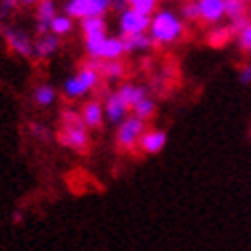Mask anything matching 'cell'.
Masks as SVG:
<instances>
[{"label":"cell","mask_w":251,"mask_h":251,"mask_svg":"<svg viewBox=\"0 0 251 251\" xmlns=\"http://www.w3.org/2000/svg\"><path fill=\"white\" fill-rule=\"evenodd\" d=\"M4 37V43L8 47V51L17 53L21 57H27V59H33L35 57V49H33V43L27 35L23 31H17V29H4L2 33Z\"/></svg>","instance_id":"obj_6"},{"label":"cell","mask_w":251,"mask_h":251,"mask_svg":"<svg viewBox=\"0 0 251 251\" xmlns=\"http://www.w3.org/2000/svg\"><path fill=\"white\" fill-rule=\"evenodd\" d=\"M119 27H121L123 37L141 35V33H147L149 27H151V17H145V15H141V12H137L133 8H127L125 12H121Z\"/></svg>","instance_id":"obj_4"},{"label":"cell","mask_w":251,"mask_h":251,"mask_svg":"<svg viewBox=\"0 0 251 251\" xmlns=\"http://www.w3.org/2000/svg\"><path fill=\"white\" fill-rule=\"evenodd\" d=\"M233 29L231 27H217V29H212L208 35H206V43L210 47H225L231 39H233Z\"/></svg>","instance_id":"obj_20"},{"label":"cell","mask_w":251,"mask_h":251,"mask_svg":"<svg viewBox=\"0 0 251 251\" xmlns=\"http://www.w3.org/2000/svg\"><path fill=\"white\" fill-rule=\"evenodd\" d=\"M186 23L170 10H157L151 17V27H149V37L153 39L155 49L161 45L176 43L186 37Z\"/></svg>","instance_id":"obj_1"},{"label":"cell","mask_w":251,"mask_h":251,"mask_svg":"<svg viewBox=\"0 0 251 251\" xmlns=\"http://www.w3.org/2000/svg\"><path fill=\"white\" fill-rule=\"evenodd\" d=\"M80 29H82L84 39L86 37L106 35V21H104V17H86L80 21Z\"/></svg>","instance_id":"obj_18"},{"label":"cell","mask_w":251,"mask_h":251,"mask_svg":"<svg viewBox=\"0 0 251 251\" xmlns=\"http://www.w3.org/2000/svg\"><path fill=\"white\" fill-rule=\"evenodd\" d=\"M182 19L186 23H200L198 0H186V2L182 4Z\"/></svg>","instance_id":"obj_27"},{"label":"cell","mask_w":251,"mask_h":251,"mask_svg":"<svg viewBox=\"0 0 251 251\" xmlns=\"http://www.w3.org/2000/svg\"><path fill=\"white\" fill-rule=\"evenodd\" d=\"M125 53V43L123 37H106V41L102 43V49H100L98 59H106V61H115L121 59Z\"/></svg>","instance_id":"obj_17"},{"label":"cell","mask_w":251,"mask_h":251,"mask_svg":"<svg viewBox=\"0 0 251 251\" xmlns=\"http://www.w3.org/2000/svg\"><path fill=\"white\" fill-rule=\"evenodd\" d=\"M225 17L231 21L247 17V2L245 0H225Z\"/></svg>","instance_id":"obj_24"},{"label":"cell","mask_w":251,"mask_h":251,"mask_svg":"<svg viewBox=\"0 0 251 251\" xmlns=\"http://www.w3.org/2000/svg\"><path fill=\"white\" fill-rule=\"evenodd\" d=\"M123 43H125V51L127 53H139V51H151V49H155L153 39L147 33L123 37Z\"/></svg>","instance_id":"obj_15"},{"label":"cell","mask_w":251,"mask_h":251,"mask_svg":"<svg viewBox=\"0 0 251 251\" xmlns=\"http://www.w3.org/2000/svg\"><path fill=\"white\" fill-rule=\"evenodd\" d=\"M90 66L100 74V78L106 82H117L123 80L129 74V66L125 64L123 59H115V61H106V59H88Z\"/></svg>","instance_id":"obj_7"},{"label":"cell","mask_w":251,"mask_h":251,"mask_svg":"<svg viewBox=\"0 0 251 251\" xmlns=\"http://www.w3.org/2000/svg\"><path fill=\"white\" fill-rule=\"evenodd\" d=\"M157 4H159V0H131L129 8L141 12V15H145V17H151L157 12Z\"/></svg>","instance_id":"obj_26"},{"label":"cell","mask_w":251,"mask_h":251,"mask_svg":"<svg viewBox=\"0 0 251 251\" xmlns=\"http://www.w3.org/2000/svg\"><path fill=\"white\" fill-rule=\"evenodd\" d=\"M119 96L125 100V104L129 106V110H133L137 104L141 102L143 98H147V88L145 86H137V84H131V82H127V84H123L121 88H119Z\"/></svg>","instance_id":"obj_14"},{"label":"cell","mask_w":251,"mask_h":251,"mask_svg":"<svg viewBox=\"0 0 251 251\" xmlns=\"http://www.w3.org/2000/svg\"><path fill=\"white\" fill-rule=\"evenodd\" d=\"M200 21L206 25H217L225 17V0H198Z\"/></svg>","instance_id":"obj_12"},{"label":"cell","mask_w":251,"mask_h":251,"mask_svg":"<svg viewBox=\"0 0 251 251\" xmlns=\"http://www.w3.org/2000/svg\"><path fill=\"white\" fill-rule=\"evenodd\" d=\"M112 8V0H66L64 10L70 19L104 17Z\"/></svg>","instance_id":"obj_3"},{"label":"cell","mask_w":251,"mask_h":251,"mask_svg":"<svg viewBox=\"0 0 251 251\" xmlns=\"http://www.w3.org/2000/svg\"><path fill=\"white\" fill-rule=\"evenodd\" d=\"M74 29V19H70L68 15H57L51 23V33L57 37H64L68 33H72Z\"/></svg>","instance_id":"obj_25"},{"label":"cell","mask_w":251,"mask_h":251,"mask_svg":"<svg viewBox=\"0 0 251 251\" xmlns=\"http://www.w3.org/2000/svg\"><path fill=\"white\" fill-rule=\"evenodd\" d=\"M168 143V135L166 131H161V129H147L141 137V141H139V147H141V151L147 153V155H157L161 149L166 147Z\"/></svg>","instance_id":"obj_11"},{"label":"cell","mask_w":251,"mask_h":251,"mask_svg":"<svg viewBox=\"0 0 251 251\" xmlns=\"http://www.w3.org/2000/svg\"><path fill=\"white\" fill-rule=\"evenodd\" d=\"M37 2H41V0H21L23 6H31V4H37Z\"/></svg>","instance_id":"obj_32"},{"label":"cell","mask_w":251,"mask_h":251,"mask_svg":"<svg viewBox=\"0 0 251 251\" xmlns=\"http://www.w3.org/2000/svg\"><path fill=\"white\" fill-rule=\"evenodd\" d=\"M145 123L137 117H127L117 129V149L121 153H131L139 147V141L145 133Z\"/></svg>","instance_id":"obj_2"},{"label":"cell","mask_w":251,"mask_h":251,"mask_svg":"<svg viewBox=\"0 0 251 251\" xmlns=\"http://www.w3.org/2000/svg\"><path fill=\"white\" fill-rule=\"evenodd\" d=\"M249 57H251V49H249Z\"/></svg>","instance_id":"obj_33"},{"label":"cell","mask_w":251,"mask_h":251,"mask_svg":"<svg viewBox=\"0 0 251 251\" xmlns=\"http://www.w3.org/2000/svg\"><path fill=\"white\" fill-rule=\"evenodd\" d=\"M155 110H157V106H155V100L153 98H143L139 104H137L131 112H133V117H137V119H141L143 123H147V121H151L153 117H155Z\"/></svg>","instance_id":"obj_22"},{"label":"cell","mask_w":251,"mask_h":251,"mask_svg":"<svg viewBox=\"0 0 251 251\" xmlns=\"http://www.w3.org/2000/svg\"><path fill=\"white\" fill-rule=\"evenodd\" d=\"M86 94H88L86 88L78 82L76 76H72V78H68V80L64 82V96H66V100H80V98H84Z\"/></svg>","instance_id":"obj_23"},{"label":"cell","mask_w":251,"mask_h":251,"mask_svg":"<svg viewBox=\"0 0 251 251\" xmlns=\"http://www.w3.org/2000/svg\"><path fill=\"white\" fill-rule=\"evenodd\" d=\"M35 49V59H47L51 57L57 49H59V37L53 33H47V35H39V39L33 43Z\"/></svg>","instance_id":"obj_13"},{"label":"cell","mask_w":251,"mask_h":251,"mask_svg":"<svg viewBox=\"0 0 251 251\" xmlns=\"http://www.w3.org/2000/svg\"><path fill=\"white\" fill-rule=\"evenodd\" d=\"M37 25H35V31L37 35H47L51 33V23L53 19L57 17V6L53 0H41L39 4H37Z\"/></svg>","instance_id":"obj_9"},{"label":"cell","mask_w":251,"mask_h":251,"mask_svg":"<svg viewBox=\"0 0 251 251\" xmlns=\"http://www.w3.org/2000/svg\"><path fill=\"white\" fill-rule=\"evenodd\" d=\"M55 96H57V92H55L53 86L39 84V86H37L35 90H33V102H35L37 106L45 108V106H51V104L55 102Z\"/></svg>","instance_id":"obj_19"},{"label":"cell","mask_w":251,"mask_h":251,"mask_svg":"<svg viewBox=\"0 0 251 251\" xmlns=\"http://www.w3.org/2000/svg\"><path fill=\"white\" fill-rule=\"evenodd\" d=\"M131 4V0H112V10L115 12H125L129 8Z\"/></svg>","instance_id":"obj_31"},{"label":"cell","mask_w":251,"mask_h":251,"mask_svg":"<svg viewBox=\"0 0 251 251\" xmlns=\"http://www.w3.org/2000/svg\"><path fill=\"white\" fill-rule=\"evenodd\" d=\"M239 80L243 84H251V64H241L239 66Z\"/></svg>","instance_id":"obj_30"},{"label":"cell","mask_w":251,"mask_h":251,"mask_svg":"<svg viewBox=\"0 0 251 251\" xmlns=\"http://www.w3.org/2000/svg\"><path fill=\"white\" fill-rule=\"evenodd\" d=\"M29 131H31L33 137H37V139H41V141H47L49 135H51V133H49V129L43 127V125H39V123H37V125L31 123V125H29Z\"/></svg>","instance_id":"obj_29"},{"label":"cell","mask_w":251,"mask_h":251,"mask_svg":"<svg viewBox=\"0 0 251 251\" xmlns=\"http://www.w3.org/2000/svg\"><path fill=\"white\" fill-rule=\"evenodd\" d=\"M57 141L64 147L74 149L80 155L90 151V135H88V129H59Z\"/></svg>","instance_id":"obj_5"},{"label":"cell","mask_w":251,"mask_h":251,"mask_svg":"<svg viewBox=\"0 0 251 251\" xmlns=\"http://www.w3.org/2000/svg\"><path fill=\"white\" fill-rule=\"evenodd\" d=\"M76 78L78 82L86 88V92H90V90H96V86H100V74L90 66V61H84V64L78 66V72H76Z\"/></svg>","instance_id":"obj_16"},{"label":"cell","mask_w":251,"mask_h":251,"mask_svg":"<svg viewBox=\"0 0 251 251\" xmlns=\"http://www.w3.org/2000/svg\"><path fill=\"white\" fill-rule=\"evenodd\" d=\"M59 123H61V129H88L84 119H82V115L78 110H72V108L61 110Z\"/></svg>","instance_id":"obj_21"},{"label":"cell","mask_w":251,"mask_h":251,"mask_svg":"<svg viewBox=\"0 0 251 251\" xmlns=\"http://www.w3.org/2000/svg\"><path fill=\"white\" fill-rule=\"evenodd\" d=\"M80 115L86 123L88 129H102V123H104V106L100 104L98 98H90L86 100L80 108Z\"/></svg>","instance_id":"obj_10"},{"label":"cell","mask_w":251,"mask_h":251,"mask_svg":"<svg viewBox=\"0 0 251 251\" xmlns=\"http://www.w3.org/2000/svg\"><path fill=\"white\" fill-rule=\"evenodd\" d=\"M237 43H239V47L243 49L245 53H249V49H251V25L237 35Z\"/></svg>","instance_id":"obj_28"},{"label":"cell","mask_w":251,"mask_h":251,"mask_svg":"<svg viewBox=\"0 0 251 251\" xmlns=\"http://www.w3.org/2000/svg\"><path fill=\"white\" fill-rule=\"evenodd\" d=\"M129 106L125 104V100L119 96V92H108L104 94V117L112 125H121L127 119Z\"/></svg>","instance_id":"obj_8"}]
</instances>
